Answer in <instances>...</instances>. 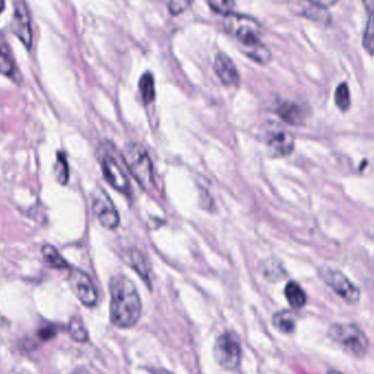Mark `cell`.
Returning a JSON list of instances; mask_svg holds the SVG:
<instances>
[{
    "mask_svg": "<svg viewBox=\"0 0 374 374\" xmlns=\"http://www.w3.org/2000/svg\"><path fill=\"white\" fill-rule=\"evenodd\" d=\"M110 320L121 329L135 326L141 316L143 305L132 280L117 274L110 281Z\"/></svg>",
    "mask_w": 374,
    "mask_h": 374,
    "instance_id": "6da1fadb",
    "label": "cell"
},
{
    "mask_svg": "<svg viewBox=\"0 0 374 374\" xmlns=\"http://www.w3.org/2000/svg\"><path fill=\"white\" fill-rule=\"evenodd\" d=\"M224 30L237 40L245 56L259 54L265 44L261 40V25L252 16L232 14L226 16Z\"/></svg>",
    "mask_w": 374,
    "mask_h": 374,
    "instance_id": "7a4b0ae2",
    "label": "cell"
},
{
    "mask_svg": "<svg viewBox=\"0 0 374 374\" xmlns=\"http://www.w3.org/2000/svg\"><path fill=\"white\" fill-rule=\"evenodd\" d=\"M125 165L143 189L150 191L154 186V167L148 152L139 143L125 145L121 152Z\"/></svg>",
    "mask_w": 374,
    "mask_h": 374,
    "instance_id": "3957f363",
    "label": "cell"
},
{
    "mask_svg": "<svg viewBox=\"0 0 374 374\" xmlns=\"http://www.w3.org/2000/svg\"><path fill=\"white\" fill-rule=\"evenodd\" d=\"M329 336L355 358H362L369 350V338L357 324H335L329 329Z\"/></svg>",
    "mask_w": 374,
    "mask_h": 374,
    "instance_id": "277c9868",
    "label": "cell"
},
{
    "mask_svg": "<svg viewBox=\"0 0 374 374\" xmlns=\"http://www.w3.org/2000/svg\"><path fill=\"white\" fill-rule=\"evenodd\" d=\"M215 358L224 369L235 370L241 364L242 349L239 338L233 333H224L215 340Z\"/></svg>",
    "mask_w": 374,
    "mask_h": 374,
    "instance_id": "5b68a950",
    "label": "cell"
},
{
    "mask_svg": "<svg viewBox=\"0 0 374 374\" xmlns=\"http://www.w3.org/2000/svg\"><path fill=\"white\" fill-rule=\"evenodd\" d=\"M320 276L335 294L349 305H357L360 300V291L342 272L331 267H322Z\"/></svg>",
    "mask_w": 374,
    "mask_h": 374,
    "instance_id": "8992f818",
    "label": "cell"
},
{
    "mask_svg": "<svg viewBox=\"0 0 374 374\" xmlns=\"http://www.w3.org/2000/svg\"><path fill=\"white\" fill-rule=\"evenodd\" d=\"M92 210L105 229L115 230L119 226V211L102 189H95L92 194Z\"/></svg>",
    "mask_w": 374,
    "mask_h": 374,
    "instance_id": "52a82bcc",
    "label": "cell"
},
{
    "mask_svg": "<svg viewBox=\"0 0 374 374\" xmlns=\"http://www.w3.org/2000/svg\"><path fill=\"white\" fill-rule=\"evenodd\" d=\"M68 281H69L70 287H71L75 296L80 300L82 305L88 307H95L97 305V289L92 283L89 274H86L82 270L73 268V270H70Z\"/></svg>",
    "mask_w": 374,
    "mask_h": 374,
    "instance_id": "ba28073f",
    "label": "cell"
},
{
    "mask_svg": "<svg viewBox=\"0 0 374 374\" xmlns=\"http://www.w3.org/2000/svg\"><path fill=\"white\" fill-rule=\"evenodd\" d=\"M102 170L105 178L114 189L121 191L123 194H130V180L121 170L119 163L112 156H106L103 158Z\"/></svg>",
    "mask_w": 374,
    "mask_h": 374,
    "instance_id": "9c48e42d",
    "label": "cell"
},
{
    "mask_svg": "<svg viewBox=\"0 0 374 374\" xmlns=\"http://www.w3.org/2000/svg\"><path fill=\"white\" fill-rule=\"evenodd\" d=\"M215 75H218L221 82L226 86H237L239 84V75L233 60L224 53H219L215 56Z\"/></svg>",
    "mask_w": 374,
    "mask_h": 374,
    "instance_id": "30bf717a",
    "label": "cell"
},
{
    "mask_svg": "<svg viewBox=\"0 0 374 374\" xmlns=\"http://www.w3.org/2000/svg\"><path fill=\"white\" fill-rule=\"evenodd\" d=\"M267 145L274 156H285L294 148V136L287 132H274L267 138Z\"/></svg>",
    "mask_w": 374,
    "mask_h": 374,
    "instance_id": "8fae6325",
    "label": "cell"
},
{
    "mask_svg": "<svg viewBox=\"0 0 374 374\" xmlns=\"http://www.w3.org/2000/svg\"><path fill=\"white\" fill-rule=\"evenodd\" d=\"M12 30L22 43L27 47H30L32 43V30H31L30 20L25 9L16 8L14 11Z\"/></svg>",
    "mask_w": 374,
    "mask_h": 374,
    "instance_id": "7c38bea8",
    "label": "cell"
},
{
    "mask_svg": "<svg viewBox=\"0 0 374 374\" xmlns=\"http://www.w3.org/2000/svg\"><path fill=\"white\" fill-rule=\"evenodd\" d=\"M280 119L291 125H301L305 121V113L299 105L285 102L280 105L277 110Z\"/></svg>",
    "mask_w": 374,
    "mask_h": 374,
    "instance_id": "4fadbf2b",
    "label": "cell"
},
{
    "mask_svg": "<svg viewBox=\"0 0 374 374\" xmlns=\"http://www.w3.org/2000/svg\"><path fill=\"white\" fill-rule=\"evenodd\" d=\"M285 294L289 305L294 309H302L307 303V294H305V290L300 287L299 283H296V281H290L287 283Z\"/></svg>",
    "mask_w": 374,
    "mask_h": 374,
    "instance_id": "5bb4252c",
    "label": "cell"
},
{
    "mask_svg": "<svg viewBox=\"0 0 374 374\" xmlns=\"http://www.w3.org/2000/svg\"><path fill=\"white\" fill-rule=\"evenodd\" d=\"M42 254H43L46 263L53 268H56V270H68L69 268L67 261L60 255V252L53 245H44L42 248Z\"/></svg>",
    "mask_w": 374,
    "mask_h": 374,
    "instance_id": "9a60e30c",
    "label": "cell"
},
{
    "mask_svg": "<svg viewBox=\"0 0 374 374\" xmlns=\"http://www.w3.org/2000/svg\"><path fill=\"white\" fill-rule=\"evenodd\" d=\"M125 261L132 267V270H136L140 277L149 283V270L145 259L137 250H132L125 255Z\"/></svg>",
    "mask_w": 374,
    "mask_h": 374,
    "instance_id": "2e32d148",
    "label": "cell"
},
{
    "mask_svg": "<svg viewBox=\"0 0 374 374\" xmlns=\"http://www.w3.org/2000/svg\"><path fill=\"white\" fill-rule=\"evenodd\" d=\"M272 324L278 331L285 334H290L296 329V320L292 313L289 311H280L272 318Z\"/></svg>",
    "mask_w": 374,
    "mask_h": 374,
    "instance_id": "e0dca14e",
    "label": "cell"
},
{
    "mask_svg": "<svg viewBox=\"0 0 374 374\" xmlns=\"http://www.w3.org/2000/svg\"><path fill=\"white\" fill-rule=\"evenodd\" d=\"M139 89L143 102L145 104L152 102L154 100V97H156L154 75H151L150 73H145L140 79Z\"/></svg>",
    "mask_w": 374,
    "mask_h": 374,
    "instance_id": "ac0fdd59",
    "label": "cell"
},
{
    "mask_svg": "<svg viewBox=\"0 0 374 374\" xmlns=\"http://www.w3.org/2000/svg\"><path fill=\"white\" fill-rule=\"evenodd\" d=\"M54 174L58 183L62 184V185L67 184L68 178H69V167H68L65 154L60 152V151L57 154L56 163L54 165Z\"/></svg>",
    "mask_w": 374,
    "mask_h": 374,
    "instance_id": "d6986e66",
    "label": "cell"
},
{
    "mask_svg": "<svg viewBox=\"0 0 374 374\" xmlns=\"http://www.w3.org/2000/svg\"><path fill=\"white\" fill-rule=\"evenodd\" d=\"M69 334L75 342H86L89 340V334L84 327L82 320L78 318H73L69 323Z\"/></svg>",
    "mask_w": 374,
    "mask_h": 374,
    "instance_id": "ffe728a7",
    "label": "cell"
},
{
    "mask_svg": "<svg viewBox=\"0 0 374 374\" xmlns=\"http://www.w3.org/2000/svg\"><path fill=\"white\" fill-rule=\"evenodd\" d=\"M335 102L337 106L342 112H346L350 108V91L347 84H340L337 86L336 92H335Z\"/></svg>",
    "mask_w": 374,
    "mask_h": 374,
    "instance_id": "44dd1931",
    "label": "cell"
},
{
    "mask_svg": "<svg viewBox=\"0 0 374 374\" xmlns=\"http://www.w3.org/2000/svg\"><path fill=\"white\" fill-rule=\"evenodd\" d=\"M210 8L221 16H228L233 12L235 0H206Z\"/></svg>",
    "mask_w": 374,
    "mask_h": 374,
    "instance_id": "7402d4cb",
    "label": "cell"
},
{
    "mask_svg": "<svg viewBox=\"0 0 374 374\" xmlns=\"http://www.w3.org/2000/svg\"><path fill=\"white\" fill-rule=\"evenodd\" d=\"M362 43L366 51L374 56V14H370L366 22Z\"/></svg>",
    "mask_w": 374,
    "mask_h": 374,
    "instance_id": "603a6c76",
    "label": "cell"
},
{
    "mask_svg": "<svg viewBox=\"0 0 374 374\" xmlns=\"http://www.w3.org/2000/svg\"><path fill=\"white\" fill-rule=\"evenodd\" d=\"M14 60L11 58L8 51H0V73L5 75H11L14 73Z\"/></svg>",
    "mask_w": 374,
    "mask_h": 374,
    "instance_id": "cb8c5ba5",
    "label": "cell"
},
{
    "mask_svg": "<svg viewBox=\"0 0 374 374\" xmlns=\"http://www.w3.org/2000/svg\"><path fill=\"white\" fill-rule=\"evenodd\" d=\"M191 1L193 0H167V8L173 16H178L189 8Z\"/></svg>",
    "mask_w": 374,
    "mask_h": 374,
    "instance_id": "d4e9b609",
    "label": "cell"
},
{
    "mask_svg": "<svg viewBox=\"0 0 374 374\" xmlns=\"http://www.w3.org/2000/svg\"><path fill=\"white\" fill-rule=\"evenodd\" d=\"M263 274H264L265 277L272 280L278 279V278L283 276L281 274H283L281 267H280V265L276 264L274 261H266V264L263 266Z\"/></svg>",
    "mask_w": 374,
    "mask_h": 374,
    "instance_id": "484cf974",
    "label": "cell"
},
{
    "mask_svg": "<svg viewBox=\"0 0 374 374\" xmlns=\"http://www.w3.org/2000/svg\"><path fill=\"white\" fill-rule=\"evenodd\" d=\"M307 1H309L312 5H316V7L326 9L336 5L338 0H307Z\"/></svg>",
    "mask_w": 374,
    "mask_h": 374,
    "instance_id": "4316f807",
    "label": "cell"
},
{
    "mask_svg": "<svg viewBox=\"0 0 374 374\" xmlns=\"http://www.w3.org/2000/svg\"><path fill=\"white\" fill-rule=\"evenodd\" d=\"M55 331L51 329H44L40 331V336L42 340H49L54 336Z\"/></svg>",
    "mask_w": 374,
    "mask_h": 374,
    "instance_id": "83f0119b",
    "label": "cell"
},
{
    "mask_svg": "<svg viewBox=\"0 0 374 374\" xmlns=\"http://www.w3.org/2000/svg\"><path fill=\"white\" fill-rule=\"evenodd\" d=\"M362 3L370 14H374V0H362Z\"/></svg>",
    "mask_w": 374,
    "mask_h": 374,
    "instance_id": "f1b7e54d",
    "label": "cell"
},
{
    "mask_svg": "<svg viewBox=\"0 0 374 374\" xmlns=\"http://www.w3.org/2000/svg\"><path fill=\"white\" fill-rule=\"evenodd\" d=\"M150 374H173L165 369H152L150 370Z\"/></svg>",
    "mask_w": 374,
    "mask_h": 374,
    "instance_id": "f546056e",
    "label": "cell"
},
{
    "mask_svg": "<svg viewBox=\"0 0 374 374\" xmlns=\"http://www.w3.org/2000/svg\"><path fill=\"white\" fill-rule=\"evenodd\" d=\"M5 9V0H0V14L3 12Z\"/></svg>",
    "mask_w": 374,
    "mask_h": 374,
    "instance_id": "4dcf8cb0",
    "label": "cell"
},
{
    "mask_svg": "<svg viewBox=\"0 0 374 374\" xmlns=\"http://www.w3.org/2000/svg\"><path fill=\"white\" fill-rule=\"evenodd\" d=\"M327 374H344L342 373V372L336 371V370H331V371L329 372Z\"/></svg>",
    "mask_w": 374,
    "mask_h": 374,
    "instance_id": "1f68e13d",
    "label": "cell"
}]
</instances>
